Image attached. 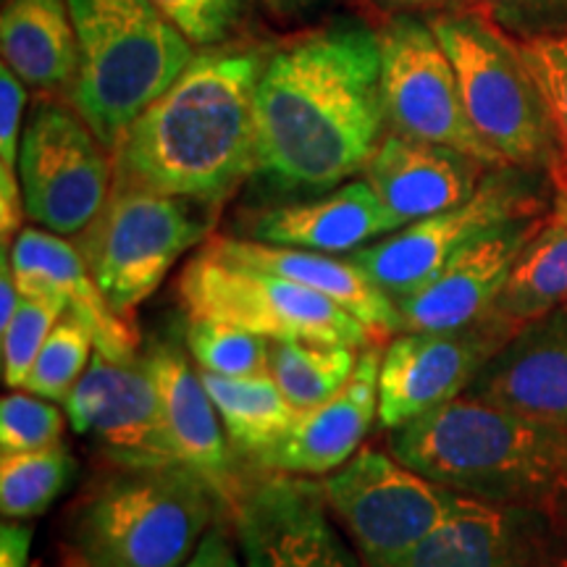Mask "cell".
<instances>
[{
	"label": "cell",
	"instance_id": "cell-43",
	"mask_svg": "<svg viewBox=\"0 0 567 567\" xmlns=\"http://www.w3.org/2000/svg\"><path fill=\"white\" fill-rule=\"evenodd\" d=\"M271 9L279 13V17H292V13H302L313 9L318 0H266Z\"/></svg>",
	"mask_w": 567,
	"mask_h": 567
},
{
	"label": "cell",
	"instance_id": "cell-5",
	"mask_svg": "<svg viewBox=\"0 0 567 567\" xmlns=\"http://www.w3.org/2000/svg\"><path fill=\"white\" fill-rule=\"evenodd\" d=\"M69 11L80 48L71 109L113 153L193 63L195 48L151 0H69Z\"/></svg>",
	"mask_w": 567,
	"mask_h": 567
},
{
	"label": "cell",
	"instance_id": "cell-37",
	"mask_svg": "<svg viewBox=\"0 0 567 567\" xmlns=\"http://www.w3.org/2000/svg\"><path fill=\"white\" fill-rule=\"evenodd\" d=\"M27 105L24 82L11 66L0 69V166L17 168L21 151V113Z\"/></svg>",
	"mask_w": 567,
	"mask_h": 567
},
{
	"label": "cell",
	"instance_id": "cell-7",
	"mask_svg": "<svg viewBox=\"0 0 567 567\" xmlns=\"http://www.w3.org/2000/svg\"><path fill=\"white\" fill-rule=\"evenodd\" d=\"M208 205L151 189L113 187L76 247L116 313L132 318L184 252L210 237Z\"/></svg>",
	"mask_w": 567,
	"mask_h": 567
},
{
	"label": "cell",
	"instance_id": "cell-28",
	"mask_svg": "<svg viewBox=\"0 0 567 567\" xmlns=\"http://www.w3.org/2000/svg\"><path fill=\"white\" fill-rule=\"evenodd\" d=\"M358 347L316 344L302 339H271L268 344V375L287 396L289 405L308 413L329 402L360 363Z\"/></svg>",
	"mask_w": 567,
	"mask_h": 567
},
{
	"label": "cell",
	"instance_id": "cell-9",
	"mask_svg": "<svg viewBox=\"0 0 567 567\" xmlns=\"http://www.w3.org/2000/svg\"><path fill=\"white\" fill-rule=\"evenodd\" d=\"M542 174L520 166L492 168L471 200L402 226L354 250L350 258L396 302L423 287L484 234L547 213Z\"/></svg>",
	"mask_w": 567,
	"mask_h": 567
},
{
	"label": "cell",
	"instance_id": "cell-4",
	"mask_svg": "<svg viewBox=\"0 0 567 567\" xmlns=\"http://www.w3.org/2000/svg\"><path fill=\"white\" fill-rule=\"evenodd\" d=\"M69 517L66 567H182L216 520L221 496L184 463L116 465Z\"/></svg>",
	"mask_w": 567,
	"mask_h": 567
},
{
	"label": "cell",
	"instance_id": "cell-26",
	"mask_svg": "<svg viewBox=\"0 0 567 567\" xmlns=\"http://www.w3.org/2000/svg\"><path fill=\"white\" fill-rule=\"evenodd\" d=\"M567 305V189L557 187L555 203L517 255L494 313L517 329Z\"/></svg>",
	"mask_w": 567,
	"mask_h": 567
},
{
	"label": "cell",
	"instance_id": "cell-38",
	"mask_svg": "<svg viewBox=\"0 0 567 567\" xmlns=\"http://www.w3.org/2000/svg\"><path fill=\"white\" fill-rule=\"evenodd\" d=\"M24 216L27 205L24 193H21L19 168L0 166V237H3L6 247H9L11 239H17Z\"/></svg>",
	"mask_w": 567,
	"mask_h": 567
},
{
	"label": "cell",
	"instance_id": "cell-18",
	"mask_svg": "<svg viewBox=\"0 0 567 567\" xmlns=\"http://www.w3.org/2000/svg\"><path fill=\"white\" fill-rule=\"evenodd\" d=\"M142 363L158 389L168 434L184 465L203 473L221 496L229 513L237 509L245 486L237 473V452L231 450L221 415L203 384L200 368H193L187 354L172 339H153L142 352Z\"/></svg>",
	"mask_w": 567,
	"mask_h": 567
},
{
	"label": "cell",
	"instance_id": "cell-35",
	"mask_svg": "<svg viewBox=\"0 0 567 567\" xmlns=\"http://www.w3.org/2000/svg\"><path fill=\"white\" fill-rule=\"evenodd\" d=\"M193 45L216 48L239 27L247 0H151Z\"/></svg>",
	"mask_w": 567,
	"mask_h": 567
},
{
	"label": "cell",
	"instance_id": "cell-42",
	"mask_svg": "<svg viewBox=\"0 0 567 567\" xmlns=\"http://www.w3.org/2000/svg\"><path fill=\"white\" fill-rule=\"evenodd\" d=\"M21 302V292L17 287V276L11 268V252L3 245V255H0V331L11 323L13 313H17Z\"/></svg>",
	"mask_w": 567,
	"mask_h": 567
},
{
	"label": "cell",
	"instance_id": "cell-17",
	"mask_svg": "<svg viewBox=\"0 0 567 567\" xmlns=\"http://www.w3.org/2000/svg\"><path fill=\"white\" fill-rule=\"evenodd\" d=\"M542 218L544 213L484 234L423 287L400 297L396 310L402 331H450L484 318L499 300L517 255Z\"/></svg>",
	"mask_w": 567,
	"mask_h": 567
},
{
	"label": "cell",
	"instance_id": "cell-11",
	"mask_svg": "<svg viewBox=\"0 0 567 567\" xmlns=\"http://www.w3.org/2000/svg\"><path fill=\"white\" fill-rule=\"evenodd\" d=\"M19 179L27 216L42 229L76 237L113 189V155L69 105L42 101L21 134Z\"/></svg>",
	"mask_w": 567,
	"mask_h": 567
},
{
	"label": "cell",
	"instance_id": "cell-39",
	"mask_svg": "<svg viewBox=\"0 0 567 567\" xmlns=\"http://www.w3.org/2000/svg\"><path fill=\"white\" fill-rule=\"evenodd\" d=\"M375 11L389 19L396 17H444L471 9V0H368Z\"/></svg>",
	"mask_w": 567,
	"mask_h": 567
},
{
	"label": "cell",
	"instance_id": "cell-10",
	"mask_svg": "<svg viewBox=\"0 0 567 567\" xmlns=\"http://www.w3.org/2000/svg\"><path fill=\"white\" fill-rule=\"evenodd\" d=\"M321 486L368 567L400 565L444 526L460 502L457 492L379 450H360Z\"/></svg>",
	"mask_w": 567,
	"mask_h": 567
},
{
	"label": "cell",
	"instance_id": "cell-27",
	"mask_svg": "<svg viewBox=\"0 0 567 567\" xmlns=\"http://www.w3.org/2000/svg\"><path fill=\"white\" fill-rule=\"evenodd\" d=\"M200 375L221 415L231 450L247 463L258 465V460L274 450L300 417V410L289 405L268 373L218 375L200 371Z\"/></svg>",
	"mask_w": 567,
	"mask_h": 567
},
{
	"label": "cell",
	"instance_id": "cell-15",
	"mask_svg": "<svg viewBox=\"0 0 567 567\" xmlns=\"http://www.w3.org/2000/svg\"><path fill=\"white\" fill-rule=\"evenodd\" d=\"M63 410L71 429L90 436L113 465L182 463L142 354L118 363L95 350Z\"/></svg>",
	"mask_w": 567,
	"mask_h": 567
},
{
	"label": "cell",
	"instance_id": "cell-13",
	"mask_svg": "<svg viewBox=\"0 0 567 567\" xmlns=\"http://www.w3.org/2000/svg\"><path fill=\"white\" fill-rule=\"evenodd\" d=\"M517 326L488 310L450 331H402L389 339L379 375V421L386 431L460 400Z\"/></svg>",
	"mask_w": 567,
	"mask_h": 567
},
{
	"label": "cell",
	"instance_id": "cell-12",
	"mask_svg": "<svg viewBox=\"0 0 567 567\" xmlns=\"http://www.w3.org/2000/svg\"><path fill=\"white\" fill-rule=\"evenodd\" d=\"M386 132L455 147L488 166H507L467 118L455 66L423 17H396L379 32Z\"/></svg>",
	"mask_w": 567,
	"mask_h": 567
},
{
	"label": "cell",
	"instance_id": "cell-30",
	"mask_svg": "<svg viewBox=\"0 0 567 567\" xmlns=\"http://www.w3.org/2000/svg\"><path fill=\"white\" fill-rule=\"evenodd\" d=\"M92 347H95V334L92 326L76 313L69 310L59 323L53 326L51 337L45 339L42 350L34 360L30 375H27V392L45 396V400L63 405L74 386L87 371L92 360Z\"/></svg>",
	"mask_w": 567,
	"mask_h": 567
},
{
	"label": "cell",
	"instance_id": "cell-41",
	"mask_svg": "<svg viewBox=\"0 0 567 567\" xmlns=\"http://www.w3.org/2000/svg\"><path fill=\"white\" fill-rule=\"evenodd\" d=\"M32 528L24 520H6L0 528V567L30 565Z\"/></svg>",
	"mask_w": 567,
	"mask_h": 567
},
{
	"label": "cell",
	"instance_id": "cell-29",
	"mask_svg": "<svg viewBox=\"0 0 567 567\" xmlns=\"http://www.w3.org/2000/svg\"><path fill=\"white\" fill-rule=\"evenodd\" d=\"M76 463L63 444L40 452L0 455V509L6 520H32L69 486Z\"/></svg>",
	"mask_w": 567,
	"mask_h": 567
},
{
	"label": "cell",
	"instance_id": "cell-25",
	"mask_svg": "<svg viewBox=\"0 0 567 567\" xmlns=\"http://www.w3.org/2000/svg\"><path fill=\"white\" fill-rule=\"evenodd\" d=\"M0 51L21 82L40 92H69L80 48L69 0H6Z\"/></svg>",
	"mask_w": 567,
	"mask_h": 567
},
{
	"label": "cell",
	"instance_id": "cell-2",
	"mask_svg": "<svg viewBox=\"0 0 567 567\" xmlns=\"http://www.w3.org/2000/svg\"><path fill=\"white\" fill-rule=\"evenodd\" d=\"M266 53L205 48L113 151V187L218 210L255 174V92Z\"/></svg>",
	"mask_w": 567,
	"mask_h": 567
},
{
	"label": "cell",
	"instance_id": "cell-8",
	"mask_svg": "<svg viewBox=\"0 0 567 567\" xmlns=\"http://www.w3.org/2000/svg\"><path fill=\"white\" fill-rule=\"evenodd\" d=\"M176 295L187 318L229 323L266 339H302L358 350L373 342L365 326L329 297L224 258L205 245L184 266Z\"/></svg>",
	"mask_w": 567,
	"mask_h": 567
},
{
	"label": "cell",
	"instance_id": "cell-34",
	"mask_svg": "<svg viewBox=\"0 0 567 567\" xmlns=\"http://www.w3.org/2000/svg\"><path fill=\"white\" fill-rule=\"evenodd\" d=\"M66 417L55 402L32 392H11L0 402V455L40 452L61 444Z\"/></svg>",
	"mask_w": 567,
	"mask_h": 567
},
{
	"label": "cell",
	"instance_id": "cell-14",
	"mask_svg": "<svg viewBox=\"0 0 567 567\" xmlns=\"http://www.w3.org/2000/svg\"><path fill=\"white\" fill-rule=\"evenodd\" d=\"M331 515L316 481L271 473L247 484L234 509L245 567H368Z\"/></svg>",
	"mask_w": 567,
	"mask_h": 567
},
{
	"label": "cell",
	"instance_id": "cell-6",
	"mask_svg": "<svg viewBox=\"0 0 567 567\" xmlns=\"http://www.w3.org/2000/svg\"><path fill=\"white\" fill-rule=\"evenodd\" d=\"M455 66L467 118L507 166L559 174V145L517 40L467 9L429 19Z\"/></svg>",
	"mask_w": 567,
	"mask_h": 567
},
{
	"label": "cell",
	"instance_id": "cell-21",
	"mask_svg": "<svg viewBox=\"0 0 567 567\" xmlns=\"http://www.w3.org/2000/svg\"><path fill=\"white\" fill-rule=\"evenodd\" d=\"M492 168L455 147L386 132L363 179L396 218L413 224L471 200Z\"/></svg>",
	"mask_w": 567,
	"mask_h": 567
},
{
	"label": "cell",
	"instance_id": "cell-31",
	"mask_svg": "<svg viewBox=\"0 0 567 567\" xmlns=\"http://www.w3.org/2000/svg\"><path fill=\"white\" fill-rule=\"evenodd\" d=\"M271 339L250 334L237 326L189 318L187 347L200 371L218 375L268 373Z\"/></svg>",
	"mask_w": 567,
	"mask_h": 567
},
{
	"label": "cell",
	"instance_id": "cell-40",
	"mask_svg": "<svg viewBox=\"0 0 567 567\" xmlns=\"http://www.w3.org/2000/svg\"><path fill=\"white\" fill-rule=\"evenodd\" d=\"M182 567H245V563H239L229 534L224 528L210 526L208 534L203 536V542L197 544L193 557Z\"/></svg>",
	"mask_w": 567,
	"mask_h": 567
},
{
	"label": "cell",
	"instance_id": "cell-16",
	"mask_svg": "<svg viewBox=\"0 0 567 567\" xmlns=\"http://www.w3.org/2000/svg\"><path fill=\"white\" fill-rule=\"evenodd\" d=\"M394 567H567V526L460 494L444 526Z\"/></svg>",
	"mask_w": 567,
	"mask_h": 567
},
{
	"label": "cell",
	"instance_id": "cell-24",
	"mask_svg": "<svg viewBox=\"0 0 567 567\" xmlns=\"http://www.w3.org/2000/svg\"><path fill=\"white\" fill-rule=\"evenodd\" d=\"M205 247L237 264L276 274L329 297L365 326L375 344L402 331L396 302L352 258L245 237H210Z\"/></svg>",
	"mask_w": 567,
	"mask_h": 567
},
{
	"label": "cell",
	"instance_id": "cell-22",
	"mask_svg": "<svg viewBox=\"0 0 567 567\" xmlns=\"http://www.w3.org/2000/svg\"><path fill=\"white\" fill-rule=\"evenodd\" d=\"M408 226L381 203L365 179L344 182L331 193L268 205L247 224L258 243L347 255Z\"/></svg>",
	"mask_w": 567,
	"mask_h": 567
},
{
	"label": "cell",
	"instance_id": "cell-44",
	"mask_svg": "<svg viewBox=\"0 0 567 567\" xmlns=\"http://www.w3.org/2000/svg\"><path fill=\"white\" fill-rule=\"evenodd\" d=\"M559 189H567V184H559Z\"/></svg>",
	"mask_w": 567,
	"mask_h": 567
},
{
	"label": "cell",
	"instance_id": "cell-3",
	"mask_svg": "<svg viewBox=\"0 0 567 567\" xmlns=\"http://www.w3.org/2000/svg\"><path fill=\"white\" fill-rule=\"evenodd\" d=\"M389 452L452 492L567 526V429L460 396L389 431Z\"/></svg>",
	"mask_w": 567,
	"mask_h": 567
},
{
	"label": "cell",
	"instance_id": "cell-19",
	"mask_svg": "<svg viewBox=\"0 0 567 567\" xmlns=\"http://www.w3.org/2000/svg\"><path fill=\"white\" fill-rule=\"evenodd\" d=\"M11 268L21 295L55 297L92 326L95 350L118 363L140 360V334L132 318H124L105 300L76 243L42 226H27L11 245Z\"/></svg>",
	"mask_w": 567,
	"mask_h": 567
},
{
	"label": "cell",
	"instance_id": "cell-33",
	"mask_svg": "<svg viewBox=\"0 0 567 567\" xmlns=\"http://www.w3.org/2000/svg\"><path fill=\"white\" fill-rule=\"evenodd\" d=\"M517 48L534 74L551 126H555L559 145V174L555 176V184L559 187V184H567V32L517 40Z\"/></svg>",
	"mask_w": 567,
	"mask_h": 567
},
{
	"label": "cell",
	"instance_id": "cell-1",
	"mask_svg": "<svg viewBox=\"0 0 567 567\" xmlns=\"http://www.w3.org/2000/svg\"><path fill=\"white\" fill-rule=\"evenodd\" d=\"M255 174L268 197H316L363 174L386 134L379 32L339 19L266 53Z\"/></svg>",
	"mask_w": 567,
	"mask_h": 567
},
{
	"label": "cell",
	"instance_id": "cell-23",
	"mask_svg": "<svg viewBox=\"0 0 567 567\" xmlns=\"http://www.w3.org/2000/svg\"><path fill=\"white\" fill-rule=\"evenodd\" d=\"M465 396L567 429V305L523 326Z\"/></svg>",
	"mask_w": 567,
	"mask_h": 567
},
{
	"label": "cell",
	"instance_id": "cell-20",
	"mask_svg": "<svg viewBox=\"0 0 567 567\" xmlns=\"http://www.w3.org/2000/svg\"><path fill=\"white\" fill-rule=\"evenodd\" d=\"M379 344L360 352L352 379L329 402L300 413L295 429L258 460L260 471L295 476H329L360 452V444L379 415Z\"/></svg>",
	"mask_w": 567,
	"mask_h": 567
},
{
	"label": "cell",
	"instance_id": "cell-36",
	"mask_svg": "<svg viewBox=\"0 0 567 567\" xmlns=\"http://www.w3.org/2000/svg\"><path fill=\"white\" fill-rule=\"evenodd\" d=\"M471 9L515 40L567 32V0H471Z\"/></svg>",
	"mask_w": 567,
	"mask_h": 567
},
{
	"label": "cell",
	"instance_id": "cell-32",
	"mask_svg": "<svg viewBox=\"0 0 567 567\" xmlns=\"http://www.w3.org/2000/svg\"><path fill=\"white\" fill-rule=\"evenodd\" d=\"M69 313V305L55 297L21 295L11 323L3 329V381L9 389H24L34 360L51 337L53 326Z\"/></svg>",
	"mask_w": 567,
	"mask_h": 567
}]
</instances>
